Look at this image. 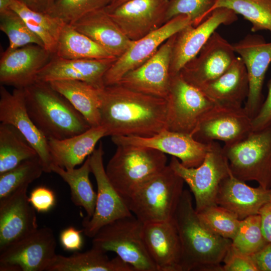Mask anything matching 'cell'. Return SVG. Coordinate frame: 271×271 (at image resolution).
<instances>
[{
    "instance_id": "cell-29",
    "label": "cell",
    "mask_w": 271,
    "mask_h": 271,
    "mask_svg": "<svg viewBox=\"0 0 271 271\" xmlns=\"http://www.w3.org/2000/svg\"><path fill=\"white\" fill-rule=\"evenodd\" d=\"M64 96L87 120L91 127L101 125V89L78 80H56L48 82Z\"/></svg>"
},
{
    "instance_id": "cell-38",
    "label": "cell",
    "mask_w": 271,
    "mask_h": 271,
    "mask_svg": "<svg viewBox=\"0 0 271 271\" xmlns=\"http://www.w3.org/2000/svg\"><path fill=\"white\" fill-rule=\"evenodd\" d=\"M0 30L9 39V49H15L30 44L44 47L41 39L29 28L23 19L11 9L0 13Z\"/></svg>"
},
{
    "instance_id": "cell-16",
    "label": "cell",
    "mask_w": 271,
    "mask_h": 271,
    "mask_svg": "<svg viewBox=\"0 0 271 271\" xmlns=\"http://www.w3.org/2000/svg\"><path fill=\"white\" fill-rule=\"evenodd\" d=\"M175 36L163 44L146 62L125 74L117 84L167 99L172 78L171 64Z\"/></svg>"
},
{
    "instance_id": "cell-25",
    "label": "cell",
    "mask_w": 271,
    "mask_h": 271,
    "mask_svg": "<svg viewBox=\"0 0 271 271\" xmlns=\"http://www.w3.org/2000/svg\"><path fill=\"white\" fill-rule=\"evenodd\" d=\"M271 189L252 187L231 173L220 185L215 203L235 214L239 220L258 214L270 202Z\"/></svg>"
},
{
    "instance_id": "cell-40",
    "label": "cell",
    "mask_w": 271,
    "mask_h": 271,
    "mask_svg": "<svg viewBox=\"0 0 271 271\" xmlns=\"http://www.w3.org/2000/svg\"><path fill=\"white\" fill-rule=\"evenodd\" d=\"M110 0H58L46 13L72 24L84 15L96 10L105 8Z\"/></svg>"
},
{
    "instance_id": "cell-24",
    "label": "cell",
    "mask_w": 271,
    "mask_h": 271,
    "mask_svg": "<svg viewBox=\"0 0 271 271\" xmlns=\"http://www.w3.org/2000/svg\"><path fill=\"white\" fill-rule=\"evenodd\" d=\"M116 59H66L52 56L38 74L37 81L78 80L102 88L104 76Z\"/></svg>"
},
{
    "instance_id": "cell-15",
    "label": "cell",
    "mask_w": 271,
    "mask_h": 271,
    "mask_svg": "<svg viewBox=\"0 0 271 271\" xmlns=\"http://www.w3.org/2000/svg\"><path fill=\"white\" fill-rule=\"evenodd\" d=\"M117 146L129 145L157 150L175 157L187 168L200 165L210 148L211 143L204 144L195 140L191 134L167 129L150 137L112 136Z\"/></svg>"
},
{
    "instance_id": "cell-4",
    "label": "cell",
    "mask_w": 271,
    "mask_h": 271,
    "mask_svg": "<svg viewBox=\"0 0 271 271\" xmlns=\"http://www.w3.org/2000/svg\"><path fill=\"white\" fill-rule=\"evenodd\" d=\"M184 183L168 165L124 200L131 212L144 223L169 220L174 217Z\"/></svg>"
},
{
    "instance_id": "cell-37",
    "label": "cell",
    "mask_w": 271,
    "mask_h": 271,
    "mask_svg": "<svg viewBox=\"0 0 271 271\" xmlns=\"http://www.w3.org/2000/svg\"><path fill=\"white\" fill-rule=\"evenodd\" d=\"M197 214L202 225L213 234L231 240L235 237L241 220L230 211L215 204Z\"/></svg>"
},
{
    "instance_id": "cell-6",
    "label": "cell",
    "mask_w": 271,
    "mask_h": 271,
    "mask_svg": "<svg viewBox=\"0 0 271 271\" xmlns=\"http://www.w3.org/2000/svg\"><path fill=\"white\" fill-rule=\"evenodd\" d=\"M223 150L235 178L271 189V125L252 131L242 140L225 145Z\"/></svg>"
},
{
    "instance_id": "cell-7",
    "label": "cell",
    "mask_w": 271,
    "mask_h": 271,
    "mask_svg": "<svg viewBox=\"0 0 271 271\" xmlns=\"http://www.w3.org/2000/svg\"><path fill=\"white\" fill-rule=\"evenodd\" d=\"M144 223L133 214L101 227L92 238V246L113 251L136 271H157L146 246Z\"/></svg>"
},
{
    "instance_id": "cell-52",
    "label": "cell",
    "mask_w": 271,
    "mask_h": 271,
    "mask_svg": "<svg viewBox=\"0 0 271 271\" xmlns=\"http://www.w3.org/2000/svg\"><path fill=\"white\" fill-rule=\"evenodd\" d=\"M270 202H271V196H270Z\"/></svg>"
},
{
    "instance_id": "cell-30",
    "label": "cell",
    "mask_w": 271,
    "mask_h": 271,
    "mask_svg": "<svg viewBox=\"0 0 271 271\" xmlns=\"http://www.w3.org/2000/svg\"><path fill=\"white\" fill-rule=\"evenodd\" d=\"M106 253L92 246L68 256L57 254L47 271H136L119 256L110 259Z\"/></svg>"
},
{
    "instance_id": "cell-17",
    "label": "cell",
    "mask_w": 271,
    "mask_h": 271,
    "mask_svg": "<svg viewBox=\"0 0 271 271\" xmlns=\"http://www.w3.org/2000/svg\"><path fill=\"white\" fill-rule=\"evenodd\" d=\"M237 20V14L232 10L218 8L199 25H189L176 34L171 60V75L179 73L182 68L198 55L220 25H230Z\"/></svg>"
},
{
    "instance_id": "cell-12",
    "label": "cell",
    "mask_w": 271,
    "mask_h": 271,
    "mask_svg": "<svg viewBox=\"0 0 271 271\" xmlns=\"http://www.w3.org/2000/svg\"><path fill=\"white\" fill-rule=\"evenodd\" d=\"M104 151L100 142L89 156L91 173L96 180L97 192L94 213L90 219L82 221L83 232L93 238L99 229L117 219L132 215L124 199L109 180L103 164Z\"/></svg>"
},
{
    "instance_id": "cell-22",
    "label": "cell",
    "mask_w": 271,
    "mask_h": 271,
    "mask_svg": "<svg viewBox=\"0 0 271 271\" xmlns=\"http://www.w3.org/2000/svg\"><path fill=\"white\" fill-rule=\"evenodd\" d=\"M169 0H128L105 9L122 32L131 40H138L164 21Z\"/></svg>"
},
{
    "instance_id": "cell-35",
    "label": "cell",
    "mask_w": 271,
    "mask_h": 271,
    "mask_svg": "<svg viewBox=\"0 0 271 271\" xmlns=\"http://www.w3.org/2000/svg\"><path fill=\"white\" fill-rule=\"evenodd\" d=\"M222 7L242 16L251 23L252 32L266 30L271 34V0H215L209 15Z\"/></svg>"
},
{
    "instance_id": "cell-2",
    "label": "cell",
    "mask_w": 271,
    "mask_h": 271,
    "mask_svg": "<svg viewBox=\"0 0 271 271\" xmlns=\"http://www.w3.org/2000/svg\"><path fill=\"white\" fill-rule=\"evenodd\" d=\"M179 234L182 271H223L232 240L213 234L200 222L191 193L184 189L174 216Z\"/></svg>"
},
{
    "instance_id": "cell-8",
    "label": "cell",
    "mask_w": 271,
    "mask_h": 271,
    "mask_svg": "<svg viewBox=\"0 0 271 271\" xmlns=\"http://www.w3.org/2000/svg\"><path fill=\"white\" fill-rule=\"evenodd\" d=\"M169 165L189 186L195 199L197 213L216 204L220 185L231 173L223 147L215 141L211 142L204 161L198 167H186L174 156Z\"/></svg>"
},
{
    "instance_id": "cell-1",
    "label": "cell",
    "mask_w": 271,
    "mask_h": 271,
    "mask_svg": "<svg viewBox=\"0 0 271 271\" xmlns=\"http://www.w3.org/2000/svg\"><path fill=\"white\" fill-rule=\"evenodd\" d=\"M101 125L106 136L150 137L167 129L166 99L120 84L101 89Z\"/></svg>"
},
{
    "instance_id": "cell-9",
    "label": "cell",
    "mask_w": 271,
    "mask_h": 271,
    "mask_svg": "<svg viewBox=\"0 0 271 271\" xmlns=\"http://www.w3.org/2000/svg\"><path fill=\"white\" fill-rule=\"evenodd\" d=\"M53 231L38 228L0 251L1 271H47L57 254Z\"/></svg>"
},
{
    "instance_id": "cell-50",
    "label": "cell",
    "mask_w": 271,
    "mask_h": 271,
    "mask_svg": "<svg viewBox=\"0 0 271 271\" xmlns=\"http://www.w3.org/2000/svg\"><path fill=\"white\" fill-rule=\"evenodd\" d=\"M128 0H118L117 2H116L115 3H114V4L111 5V6H107L105 8V9H112L114 7H115L118 5H119L120 4H122V3H123L126 1H127Z\"/></svg>"
},
{
    "instance_id": "cell-49",
    "label": "cell",
    "mask_w": 271,
    "mask_h": 271,
    "mask_svg": "<svg viewBox=\"0 0 271 271\" xmlns=\"http://www.w3.org/2000/svg\"><path fill=\"white\" fill-rule=\"evenodd\" d=\"M14 0H0V13H3L10 9V7Z\"/></svg>"
},
{
    "instance_id": "cell-20",
    "label": "cell",
    "mask_w": 271,
    "mask_h": 271,
    "mask_svg": "<svg viewBox=\"0 0 271 271\" xmlns=\"http://www.w3.org/2000/svg\"><path fill=\"white\" fill-rule=\"evenodd\" d=\"M52 57L44 47L36 44L8 48L0 59L1 84L26 88L37 81L38 74Z\"/></svg>"
},
{
    "instance_id": "cell-21",
    "label": "cell",
    "mask_w": 271,
    "mask_h": 271,
    "mask_svg": "<svg viewBox=\"0 0 271 271\" xmlns=\"http://www.w3.org/2000/svg\"><path fill=\"white\" fill-rule=\"evenodd\" d=\"M28 186L0 199V251L38 228L36 210L27 195Z\"/></svg>"
},
{
    "instance_id": "cell-19",
    "label": "cell",
    "mask_w": 271,
    "mask_h": 271,
    "mask_svg": "<svg viewBox=\"0 0 271 271\" xmlns=\"http://www.w3.org/2000/svg\"><path fill=\"white\" fill-rule=\"evenodd\" d=\"M235 54L232 44L215 31L198 55L179 73L199 88L224 73L236 59Z\"/></svg>"
},
{
    "instance_id": "cell-45",
    "label": "cell",
    "mask_w": 271,
    "mask_h": 271,
    "mask_svg": "<svg viewBox=\"0 0 271 271\" xmlns=\"http://www.w3.org/2000/svg\"><path fill=\"white\" fill-rule=\"evenodd\" d=\"M82 232L83 230H78L72 226L64 229L60 235V241L63 248L67 251L80 250L83 245Z\"/></svg>"
},
{
    "instance_id": "cell-47",
    "label": "cell",
    "mask_w": 271,
    "mask_h": 271,
    "mask_svg": "<svg viewBox=\"0 0 271 271\" xmlns=\"http://www.w3.org/2000/svg\"><path fill=\"white\" fill-rule=\"evenodd\" d=\"M261 229L268 242H271V202L265 204L260 210Z\"/></svg>"
},
{
    "instance_id": "cell-36",
    "label": "cell",
    "mask_w": 271,
    "mask_h": 271,
    "mask_svg": "<svg viewBox=\"0 0 271 271\" xmlns=\"http://www.w3.org/2000/svg\"><path fill=\"white\" fill-rule=\"evenodd\" d=\"M44 172L42 163L37 156L0 174V199L22 186H29Z\"/></svg>"
},
{
    "instance_id": "cell-3",
    "label": "cell",
    "mask_w": 271,
    "mask_h": 271,
    "mask_svg": "<svg viewBox=\"0 0 271 271\" xmlns=\"http://www.w3.org/2000/svg\"><path fill=\"white\" fill-rule=\"evenodd\" d=\"M25 105L34 123L48 140H62L88 130L87 120L48 82L36 81L24 89Z\"/></svg>"
},
{
    "instance_id": "cell-32",
    "label": "cell",
    "mask_w": 271,
    "mask_h": 271,
    "mask_svg": "<svg viewBox=\"0 0 271 271\" xmlns=\"http://www.w3.org/2000/svg\"><path fill=\"white\" fill-rule=\"evenodd\" d=\"M52 172L59 175L69 186L71 199L74 204L82 207L87 213L86 219L93 215L96 206L97 193L93 189L89 179L91 169L89 156L79 168L65 169L55 164Z\"/></svg>"
},
{
    "instance_id": "cell-46",
    "label": "cell",
    "mask_w": 271,
    "mask_h": 271,
    "mask_svg": "<svg viewBox=\"0 0 271 271\" xmlns=\"http://www.w3.org/2000/svg\"><path fill=\"white\" fill-rule=\"evenodd\" d=\"M252 255L258 271H271V242Z\"/></svg>"
},
{
    "instance_id": "cell-10",
    "label": "cell",
    "mask_w": 271,
    "mask_h": 271,
    "mask_svg": "<svg viewBox=\"0 0 271 271\" xmlns=\"http://www.w3.org/2000/svg\"><path fill=\"white\" fill-rule=\"evenodd\" d=\"M167 100V129L191 135L202 117L216 105L180 73L172 76Z\"/></svg>"
},
{
    "instance_id": "cell-26",
    "label": "cell",
    "mask_w": 271,
    "mask_h": 271,
    "mask_svg": "<svg viewBox=\"0 0 271 271\" xmlns=\"http://www.w3.org/2000/svg\"><path fill=\"white\" fill-rule=\"evenodd\" d=\"M70 24L116 58L122 55L133 41L122 32L105 8L90 12Z\"/></svg>"
},
{
    "instance_id": "cell-33",
    "label": "cell",
    "mask_w": 271,
    "mask_h": 271,
    "mask_svg": "<svg viewBox=\"0 0 271 271\" xmlns=\"http://www.w3.org/2000/svg\"><path fill=\"white\" fill-rule=\"evenodd\" d=\"M10 9L23 19L29 28L42 41L45 49L53 56L65 23L46 13L34 11L19 0H14Z\"/></svg>"
},
{
    "instance_id": "cell-44",
    "label": "cell",
    "mask_w": 271,
    "mask_h": 271,
    "mask_svg": "<svg viewBox=\"0 0 271 271\" xmlns=\"http://www.w3.org/2000/svg\"><path fill=\"white\" fill-rule=\"evenodd\" d=\"M267 94L257 114L252 119V131L271 125V77L267 83Z\"/></svg>"
},
{
    "instance_id": "cell-43",
    "label": "cell",
    "mask_w": 271,
    "mask_h": 271,
    "mask_svg": "<svg viewBox=\"0 0 271 271\" xmlns=\"http://www.w3.org/2000/svg\"><path fill=\"white\" fill-rule=\"evenodd\" d=\"M29 199L36 211L41 213L50 210L56 203L54 192L44 186H39L34 189L30 193Z\"/></svg>"
},
{
    "instance_id": "cell-5",
    "label": "cell",
    "mask_w": 271,
    "mask_h": 271,
    "mask_svg": "<svg viewBox=\"0 0 271 271\" xmlns=\"http://www.w3.org/2000/svg\"><path fill=\"white\" fill-rule=\"evenodd\" d=\"M165 153L143 147L117 146L105 168L110 182L124 199L167 165Z\"/></svg>"
},
{
    "instance_id": "cell-13",
    "label": "cell",
    "mask_w": 271,
    "mask_h": 271,
    "mask_svg": "<svg viewBox=\"0 0 271 271\" xmlns=\"http://www.w3.org/2000/svg\"><path fill=\"white\" fill-rule=\"evenodd\" d=\"M251 121L242 106L216 104L202 117L191 136L204 144L221 141L230 145L242 140L252 131Z\"/></svg>"
},
{
    "instance_id": "cell-42",
    "label": "cell",
    "mask_w": 271,
    "mask_h": 271,
    "mask_svg": "<svg viewBox=\"0 0 271 271\" xmlns=\"http://www.w3.org/2000/svg\"><path fill=\"white\" fill-rule=\"evenodd\" d=\"M222 262L223 271H258L252 255L238 250L232 244Z\"/></svg>"
},
{
    "instance_id": "cell-34",
    "label": "cell",
    "mask_w": 271,
    "mask_h": 271,
    "mask_svg": "<svg viewBox=\"0 0 271 271\" xmlns=\"http://www.w3.org/2000/svg\"><path fill=\"white\" fill-rule=\"evenodd\" d=\"M37 156L35 150L15 126L0 123V174Z\"/></svg>"
},
{
    "instance_id": "cell-41",
    "label": "cell",
    "mask_w": 271,
    "mask_h": 271,
    "mask_svg": "<svg viewBox=\"0 0 271 271\" xmlns=\"http://www.w3.org/2000/svg\"><path fill=\"white\" fill-rule=\"evenodd\" d=\"M215 0H169L164 22L180 15L189 17L196 26L208 16Z\"/></svg>"
},
{
    "instance_id": "cell-14",
    "label": "cell",
    "mask_w": 271,
    "mask_h": 271,
    "mask_svg": "<svg viewBox=\"0 0 271 271\" xmlns=\"http://www.w3.org/2000/svg\"><path fill=\"white\" fill-rule=\"evenodd\" d=\"M236 54L245 66L249 80V92L243 106L252 119L264 101L262 87L271 62V42L257 34H248L232 44Z\"/></svg>"
},
{
    "instance_id": "cell-27",
    "label": "cell",
    "mask_w": 271,
    "mask_h": 271,
    "mask_svg": "<svg viewBox=\"0 0 271 271\" xmlns=\"http://www.w3.org/2000/svg\"><path fill=\"white\" fill-rule=\"evenodd\" d=\"M199 89L217 105L242 106L248 96L249 80L241 57L237 56L224 73Z\"/></svg>"
},
{
    "instance_id": "cell-11",
    "label": "cell",
    "mask_w": 271,
    "mask_h": 271,
    "mask_svg": "<svg viewBox=\"0 0 271 271\" xmlns=\"http://www.w3.org/2000/svg\"><path fill=\"white\" fill-rule=\"evenodd\" d=\"M191 25H193V22L189 17L178 16L133 41L106 72L103 77L104 86L117 84L128 72L140 66L154 55L164 42Z\"/></svg>"
},
{
    "instance_id": "cell-23",
    "label": "cell",
    "mask_w": 271,
    "mask_h": 271,
    "mask_svg": "<svg viewBox=\"0 0 271 271\" xmlns=\"http://www.w3.org/2000/svg\"><path fill=\"white\" fill-rule=\"evenodd\" d=\"M145 243L157 271H182L181 240L174 217L144 223Z\"/></svg>"
},
{
    "instance_id": "cell-48",
    "label": "cell",
    "mask_w": 271,
    "mask_h": 271,
    "mask_svg": "<svg viewBox=\"0 0 271 271\" xmlns=\"http://www.w3.org/2000/svg\"><path fill=\"white\" fill-rule=\"evenodd\" d=\"M30 9L46 13L58 0H19Z\"/></svg>"
},
{
    "instance_id": "cell-28",
    "label": "cell",
    "mask_w": 271,
    "mask_h": 271,
    "mask_svg": "<svg viewBox=\"0 0 271 271\" xmlns=\"http://www.w3.org/2000/svg\"><path fill=\"white\" fill-rule=\"evenodd\" d=\"M105 136V128L100 125L64 139L48 140L52 164L65 169L75 168L93 153L98 141Z\"/></svg>"
},
{
    "instance_id": "cell-31",
    "label": "cell",
    "mask_w": 271,
    "mask_h": 271,
    "mask_svg": "<svg viewBox=\"0 0 271 271\" xmlns=\"http://www.w3.org/2000/svg\"><path fill=\"white\" fill-rule=\"evenodd\" d=\"M53 56L66 59L117 58L67 23L61 29Z\"/></svg>"
},
{
    "instance_id": "cell-39",
    "label": "cell",
    "mask_w": 271,
    "mask_h": 271,
    "mask_svg": "<svg viewBox=\"0 0 271 271\" xmlns=\"http://www.w3.org/2000/svg\"><path fill=\"white\" fill-rule=\"evenodd\" d=\"M268 243L262 233L260 216L258 214L241 220L238 230L231 244L243 253L253 255Z\"/></svg>"
},
{
    "instance_id": "cell-18",
    "label": "cell",
    "mask_w": 271,
    "mask_h": 271,
    "mask_svg": "<svg viewBox=\"0 0 271 271\" xmlns=\"http://www.w3.org/2000/svg\"><path fill=\"white\" fill-rule=\"evenodd\" d=\"M0 121L15 126L36 151L44 173H51L53 164L48 140L30 116L25 101L24 89L14 88L12 92L0 86Z\"/></svg>"
},
{
    "instance_id": "cell-51",
    "label": "cell",
    "mask_w": 271,
    "mask_h": 271,
    "mask_svg": "<svg viewBox=\"0 0 271 271\" xmlns=\"http://www.w3.org/2000/svg\"><path fill=\"white\" fill-rule=\"evenodd\" d=\"M118 0H110L109 4L107 6H111L114 3H115L116 2H117ZM107 7V6H106Z\"/></svg>"
}]
</instances>
